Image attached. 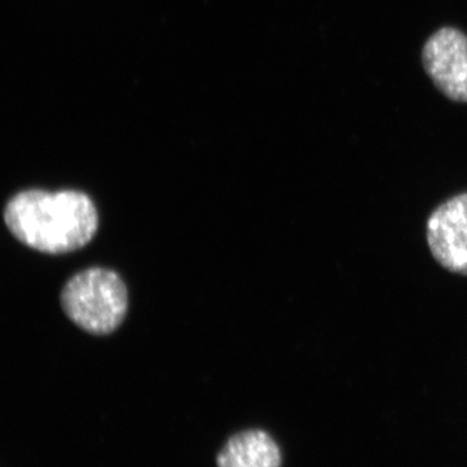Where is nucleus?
Wrapping results in <instances>:
<instances>
[{
	"mask_svg": "<svg viewBox=\"0 0 467 467\" xmlns=\"http://www.w3.org/2000/svg\"><path fill=\"white\" fill-rule=\"evenodd\" d=\"M128 290L116 272L90 267L77 273L61 291V306L70 321L94 335L113 333L128 312Z\"/></svg>",
	"mask_w": 467,
	"mask_h": 467,
	"instance_id": "f03ea898",
	"label": "nucleus"
},
{
	"mask_svg": "<svg viewBox=\"0 0 467 467\" xmlns=\"http://www.w3.org/2000/svg\"><path fill=\"white\" fill-rule=\"evenodd\" d=\"M422 66L445 98L467 104V36L453 26H442L427 39Z\"/></svg>",
	"mask_w": 467,
	"mask_h": 467,
	"instance_id": "7ed1b4c3",
	"label": "nucleus"
},
{
	"mask_svg": "<svg viewBox=\"0 0 467 467\" xmlns=\"http://www.w3.org/2000/svg\"><path fill=\"white\" fill-rule=\"evenodd\" d=\"M427 242L442 267L467 275V192L432 212L427 221Z\"/></svg>",
	"mask_w": 467,
	"mask_h": 467,
	"instance_id": "20e7f679",
	"label": "nucleus"
},
{
	"mask_svg": "<svg viewBox=\"0 0 467 467\" xmlns=\"http://www.w3.org/2000/svg\"><path fill=\"white\" fill-rule=\"evenodd\" d=\"M5 221L12 235L26 247L63 254L79 250L94 239L99 214L84 192L27 190L8 202Z\"/></svg>",
	"mask_w": 467,
	"mask_h": 467,
	"instance_id": "f257e3e1",
	"label": "nucleus"
},
{
	"mask_svg": "<svg viewBox=\"0 0 467 467\" xmlns=\"http://www.w3.org/2000/svg\"><path fill=\"white\" fill-rule=\"evenodd\" d=\"M216 463L217 467H281L282 451L265 430H243L227 439Z\"/></svg>",
	"mask_w": 467,
	"mask_h": 467,
	"instance_id": "39448f33",
	"label": "nucleus"
}]
</instances>
